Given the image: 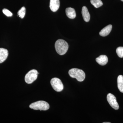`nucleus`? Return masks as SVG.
<instances>
[{
    "mask_svg": "<svg viewBox=\"0 0 123 123\" xmlns=\"http://www.w3.org/2000/svg\"><path fill=\"white\" fill-rule=\"evenodd\" d=\"M30 107L34 110L47 111L49 109L50 106L47 102L40 101L31 104L30 105Z\"/></svg>",
    "mask_w": 123,
    "mask_h": 123,
    "instance_id": "obj_3",
    "label": "nucleus"
},
{
    "mask_svg": "<svg viewBox=\"0 0 123 123\" xmlns=\"http://www.w3.org/2000/svg\"><path fill=\"white\" fill-rule=\"evenodd\" d=\"M26 13V9L24 7H22L18 12V15L21 18H23Z\"/></svg>",
    "mask_w": 123,
    "mask_h": 123,
    "instance_id": "obj_15",
    "label": "nucleus"
},
{
    "mask_svg": "<svg viewBox=\"0 0 123 123\" xmlns=\"http://www.w3.org/2000/svg\"><path fill=\"white\" fill-rule=\"evenodd\" d=\"M121 1H123V0H121Z\"/></svg>",
    "mask_w": 123,
    "mask_h": 123,
    "instance_id": "obj_19",
    "label": "nucleus"
},
{
    "mask_svg": "<svg viewBox=\"0 0 123 123\" xmlns=\"http://www.w3.org/2000/svg\"><path fill=\"white\" fill-rule=\"evenodd\" d=\"M112 29V25H109L105 27L104 28L101 30L99 32V34L100 36L103 37H105L110 34L111 31Z\"/></svg>",
    "mask_w": 123,
    "mask_h": 123,
    "instance_id": "obj_9",
    "label": "nucleus"
},
{
    "mask_svg": "<svg viewBox=\"0 0 123 123\" xmlns=\"http://www.w3.org/2000/svg\"><path fill=\"white\" fill-rule=\"evenodd\" d=\"M60 6L59 0H50V8L52 11L55 12L59 9Z\"/></svg>",
    "mask_w": 123,
    "mask_h": 123,
    "instance_id": "obj_7",
    "label": "nucleus"
},
{
    "mask_svg": "<svg viewBox=\"0 0 123 123\" xmlns=\"http://www.w3.org/2000/svg\"><path fill=\"white\" fill-rule=\"evenodd\" d=\"M107 98L108 103L115 110H118L119 108L118 104L116 98L111 93L107 94Z\"/></svg>",
    "mask_w": 123,
    "mask_h": 123,
    "instance_id": "obj_6",
    "label": "nucleus"
},
{
    "mask_svg": "<svg viewBox=\"0 0 123 123\" xmlns=\"http://www.w3.org/2000/svg\"><path fill=\"white\" fill-rule=\"evenodd\" d=\"M55 47L58 54L63 55L68 50V43L64 40L59 39L57 40L55 43Z\"/></svg>",
    "mask_w": 123,
    "mask_h": 123,
    "instance_id": "obj_1",
    "label": "nucleus"
},
{
    "mask_svg": "<svg viewBox=\"0 0 123 123\" xmlns=\"http://www.w3.org/2000/svg\"><path fill=\"white\" fill-rule=\"evenodd\" d=\"M82 14L84 21L88 22L90 20V16L88 9L86 6H84L82 9Z\"/></svg>",
    "mask_w": 123,
    "mask_h": 123,
    "instance_id": "obj_11",
    "label": "nucleus"
},
{
    "mask_svg": "<svg viewBox=\"0 0 123 123\" xmlns=\"http://www.w3.org/2000/svg\"><path fill=\"white\" fill-rule=\"evenodd\" d=\"M38 74L39 73L35 69H32L30 70L25 76V81L27 84H32L37 79Z\"/></svg>",
    "mask_w": 123,
    "mask_h": 123,
    "instance_id": "obj_4",
    "label": "nucleus"
},
{
    "mask_svg": "<svg viewBox=\"0 0 123 123\" xmlns=\"http://www.w3.org/2000/svg\"><path fill=\"white\" fill-rule=\"evenodd\" d=\"M103 123H111L110 122H104Z\"/></svg>",
    "mask_w": 123,
    "mask_h": 123,
    "instance_id": "obj_18",
    "label": "nucleus"
},
{
    "mask_svg": "<svg viewBox=\"0 0 123 123\" xmlns=\"http://www.w3.org/2000/svg\"><path fill=\"white\" fill-rule=\"evenodd\" d=\"M50 83L53 89L56 92H61L63 89V85L59 78H52L51 80Z\"/></svg>",
    "mask_w": 123,
    "mask_h": 123,
    "instance_id": "obj_5",
    "label": "nucleus"
},
{
    "mask_svg": "<svg viewBox=\"0 0 123 123\" xmlns=\"http://www.w3.org/2000/svg\"><path fill=\"white\" fill-rule=\"evenodd\" d=\"M66 13L67 17L70 19H74L76 17V12L73 8L69 7L66 9Z\"/></svg>",
    "mask_w": 123,
    "mask_h": 123,
    "instance_id": "obj_12",
    "label": "nucleus"
},
{
    "mask_svg": "<svg viewBox=\"0 0 123 123\" xmlns=\"http://www.w3.org/2000/svg\"><path fill=\"white\" fill-rule=\"evenodd\" d=\"M118 87L119 90L122 93H123V76L119 75L117 78Z\"/></svg>",
    "mask_w": 123,
    "mask_h": 123,
    "instance_id": "obj_13",
    "label": "nucleus"
},
{
    "mask_svg": "<svg viewBox=\"0 0 123 123\" xmlns=\"http://www.w3.org/2000/svg\"><path fill=\"white\" fill-rule=\"evenodd\" d=\"M116 53L118 56L120 58L123 57V47H120L116 49Z\"/></svg>",
    "mask_w": 123,
    "mask_h": 123,
    "instance_id": "obj_16",
    "label": "nucleus"
},
{
    "mask_svg": "<svg viewBox=\"0 0 123 123\" xmlns=\"http://www.w3.org/2000/svg\"><path fill=\"white\" fill-rule=\"evenodd\" d=\"M68 74L71 77L76 78L79 81H83L85 78V74L84 71L79 69H71L69 71Z\"/></svg>",
    "mask_w": 123,
    "mask_h": 123,
    "instance_id": "obj_2",
    "label": "nucleus"
},
{
    "mask_svg": "<svg viewBox=\"0 0 123 123\" xmlns=\"http://www.w3.org/2000/svg\"><path fill=\"white\" fill-rule=\"evenodd\" d=\"M2 12L7 17H11L12 16V13L10 11H9L7 9H3V10H2Z\"/></svg>",
    "mask_w": 123,
    "mask_h": 123,
    "instance_id": "obj_17",
    "label": "nucleus"
},
{
    "mask_svg": "<svg viewBox=\"0 0 123 123\" xmlns=\"http://www.w3.org/2000/svg\"><path fill=\"white\" fill-rule=\"evenodd\" d=\"M97 63L102 66L105 65L108 61V57L105 55H101L96 59Z\"/></svg>",
    "mask_w": 123,
    "mask_h": 123,
    "instance_id": "obj_10",
    "label": "nucleus"
},
{
    "mask_svg": "<svg viewBox=\"0 0 123 123\" xmlns=\"http://www.w3.org/2000/svg\"><path fill=\"white\" fill-rule=\"evenodd\" d=\"M91 3L95 8H98L103 5L101 0H91Z\"/></svg>",
    "mask_w": 123,
    "mask_h": 123,
    "instance_id": "obj_14",
    "label": "nucleus"
},
{
    "mask_svg": "<svg viewBox=\"0 0 123 123\" xmlns=\"http://www.w3.org/2000/svg\"><path fill=\"white\" fill-rule=\"evenodd\" d=\"M8 55V51L7 49L0 48V63H3L6 60Z\"/></svg>",
    "mask_w": 123,
    "mask_h": 123,
    "instance_id": "obj_8",
    "label": "nucleus"
}]
</instances>
